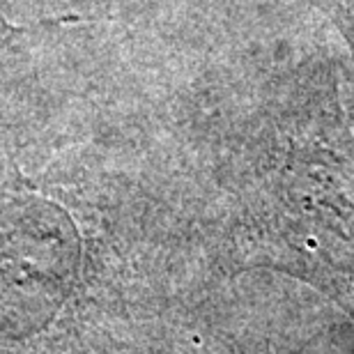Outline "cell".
I'll return each instance as SVG.
<instances>
[{
	"mask_svg": "<svg viewBox=\"0 0 354 354\" xmlns=\"http://www.w3.org/2000/svg\"><path fill=\"white\" fill-rule=\"evenodd\" d=\"M65 218L51 205L14 201L0 207V281L53 274L72 263Z\"/></svg>",
	"mask_w": 354,
	"mask_h": 354,
	"instance_id": "1",
	"label": "cell"
}]
</instances>
